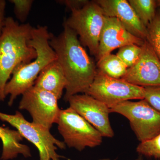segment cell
Wrapping results in <instances>:
<instances>
[{
  "label": "cell",
  "instance_id": "cell-1",
  "mask_svg": "<svg viewBox=\"0 0 160 160\" xmlns=\"http://www.w3.org/2000/svg\"><path fill=\"white\" fill-rule=\"evenodd\" d=\"M58 35L52 34L49 45L54 50L66 77L64 98L68 102L75 95L86 93L97 72L94 61L80 42L77 34L64 23Z\"/></svg>",
  "mask_w": 160,
  "mask_h": 160
},
{
  "label": "cell",
  "instance_id": "cell-2",
  "mask_svg": "<svg viewBox=\"0 0 160 160\" xmlns=\"http://www.w3.org/2000/svg\"><path fill=\"white\" fill-rule=\"evenodd\" d=\"M33 28L29 23L20 24L12 18H6L0 35V101L6 98L5 86L15 68L36 58L35 49L29 44Z\"/></svg>",
  "mask_w": 160,
  "mask_h": 160
},
{
  "label": "cell",
  "instance_id": "cell-3",
  "mask_svg": "<svg viewBox=\"0 0 160 160\" xmlns=\"http://www.w3.org/2000/svg\"><path fill=\"white\" fill-rule=\"evenodd\" d=\"M51 35L46 26L33 27L29 44L35 49L37 57L30 62L18 65L12 72L4 90L6 97L9 96V106H12L19 96L34 86L42 70L57 59L55 52L49 45Z\"/></svg>",
  "mask_w": 160,
  "mask_h": 160
},
{
  "label": "cell",
  "instance_id": "cell-4",
  "mask_svg": "<svg viewBox=\"0 0 160 160\" xmlns=\"http://www.w3.org/2000/svg\"><path fill=\"white\" fill-rule=\"evenodd\" d=\"M64 24L78 36L82 45L87 47L92 55L97 57L105 16L99 6L92 1L83 8L71 10Z\"/></svg>",
  "mask_w": 160,
  "mask_h": 160
},
{
  "label": "cell",
  "instance_id": "cell-5",
  "mask_svg": "<svg viewBox=\"0 0 160 160\" xmlns=\"http://www.w3.org/2000/svg\"><path fill=\"white\" fill-rule=\"evenodd\" d=\"M0 120L9 123L16 129L38 149L39 160H60L58 148L65 149L66 144L51 134L50 129L32 122H29L22 113L16 111L14 114H9L0 112Z\"/></svg>",
  "mask_w": 160,
  "mask_h": 160
},
{
  "label": "cell",
  "instance_id": "cell-6",
  "mask_svg": "<svg viewBox=\"0 0 160 160\" xmlns=\"http://www.w3.org/2000/svg\"><path fill=\"white\" fill-rule=\"evenodd\" d=\"M58 129L66 146L79 151L99 146L103 137L91 124L70 107L61 109Z\"/></svg>",
  "mask_w": 160,
  "mask_h": 160
},
{
  "label": "cell",
  "instance_id": "cell-7",
  "mask_svg": "<svg viewBox=\"0 0 160 160\" xmlns=\"http://www.w3.org/2000/svg\"><path fill=\"white\" fill-rule=\"evenodd\" d=\"M129 120L132 129L140 142L151 139L160 133V112L145 99L122 102L110 108Z\"/></svg>",
  "mask_w": 160,
  "mask_h": 160
},
{
  "label": "cell",
  "instance_id": "cell-8",
  "mask_svg": "<svg viewBox=\"0 0 160 160\" xmlns=\"http://www.w3.org/2000/svg\"><path fill=\"white\" fill-rule=\"evenodd\" d=\"M145 88L122 79L109 77L97 69L94 79L86 94L106 104L109 108L125 101L144 99Z\"/></svg>",
  "mask_w": 160,
  "mask_h": 160
},
{
  "label": "cell",
  "instance_id": "cell-9",
  "mask_svg": "<svg viewBox=\"0 0 160 160\" xmlns=\"http://www.w3.org/2000/svg\"><path fill=\"white\" fill-rule=\"evenodd\" d=\"M58 101L51 92L33 86L22 95L19 109L28 111L32 122L50 129L59 118L61 109Z\"/></svg>",
  "mask_w": 160,
  "mask_h": 160
},
{
  "label": "cell",
  "instance_id": "cell-10",
  "mask_svg": "<svg viewBox=\"0 0 160 160\" xmlns=\"http://www.w3.org/2000/svg\"><path fill=\"white\" fill-rule=\"evenodd\" d=\"M69 107L95 128L103 137L112 138L114 132L109 119L110 108L86 93L75 95L68 101Z\"/></svg>",
  "mask_w": 160,
  "mask_h": 160
},
{
  "label": "cell",
  "instance_id": "cell-11",
  "mask_svg": "<svg viewBox=\"0 0 160 160\" xmlns=\"http://www.w3.org/2000/svg\"><path fill=\"white\" fill-rule=\"evenodd\" d=\"M142 47L139 58L128 68L122 79L143 87L160 86V59L146 40Z\"/></svg>",
  "mask_w": 160,
  "mask_h": 160
},
{
  "label": "cell",
  "instance_id": "cell-12",
  "mask_svg": "<svg viewBox=\"0 0 160 160\" xmlns=\"http://www.w3.org/2000/svg\"><path fill=\"white\" fill-rule=\"evenodd\" d=\"M145 41L130 33L117 19L105 16L96 59L98 62L111 54L114 49L127 45L135 44L142 46Z\"/></svg>",
  "mask_w": 160,
  "mask_h": 160
},
{
  "label": "cell",
  "instance_id": "cell-13",
  "mask_svg": "<svg viewBox=\"0 0 160 160\" xmlns=\"http://www.w3.org/2000/svg\"><path fill=\"white\" fill-rule=\"evenodd\" d=\"M105 16L114 18L120 21L126 30L139 38L146 40L147 28L138 17L126 0H97Z\"/></svg>",
  "mask_w": 160,
  "mask_h": 160
},
{
  "label": "cell",
  "instance_id": "cell-14",
  "mask_svg": "<svg viewBox=\"0 0 160 160\" xmlns=\"http://www.w3.org/2000/svg\"><path fill=\"white\" fill-rule=\"evenodd\" d=\"M67 81L57 59L52 62L40 72L34 87L52 93L59 100L66 89Z\"/></svg>",
  "mask_w": 160,
  "mask_h": 160
},
{
  "label": "cell",
  "instance_id": "cell-15",
  "mask_svg": "<svg viewBox=\"0 0 160 160\" xmlns=\"http://www.w3.org/2000/svg\"><path fill=\"white\" fill-rule=\"evenodd\" d=\"M0 139L2 143L1 160L13 159L19 154L26 158L31 157L29 146L21 143L23 137L18 130L0 126Z\"/></svg>",
  "mask_w": 160,
  "mask_h": 160
},
{
  "label": "cell",
  "instance_id": "cell-16",
  "mask_svg": "<svg viewBox=\"0 0 160 160\" xmlns=\"http://www.w3.org/2000/svg\"><path fill=\"white\" fill-rule=\"evenodd\" d=\"M97 67L104 74L116 79L122 78L128 69L117 55L111 53L98 62Z\"/></svg>",
  "mask_w": 160,
  "mask_h": 160
},
{
  "label": "cell",
  "instance_id": "cell-17",
  "mask_svg": "<svg viewBox=\"0 0 160 160\" xmlns=\"http://www.w3.org/2000/svg\"><path fill=\"white\" fill-rule=\"evenodd\" d=\"M128 2L138 17L146 28L155 17L157 1L129 0Z\"/></svg>",
  "mask_w": 160,
  "mask_h": 160
},
{
  "label": "cell",
  "instance_id": "cell-18",
  "mask_svg": "<svg viewBox=\"0 0 160 160\" xmlns=\"http://www.w3.org/2000/svg\"><path fill=\"white\" fill-rule=\"evenodd\" d=\"M147 31L146 40L160 59V9L157 10L154 19L147 27Z\"/></svg>",
  "mask_w": 160,
  "mask_h": 160
},
{
  "label": "cell",
  "instance_id": "cell-19",
  "mask_svg": "<svg viewBox=\"0 0 160 160\" xmlns=\"http://www.w3.org/2000/svg\"><path fill=\"white\" fill-rule=\"evenodd\" d=\"M141 52V46L135 44H130L119 48L116 55L127 68H129L138 62Z\"/></svg>",
  "mask_w": 160,
  "mask_h": 160
},
{
  "label": "cell",
  "instance_id": "cell-20",
  "mask_svg": "<svg viewBox=\"0 0 160 160\" xmlns=\"http://www.w3.org/2000/svg\"><path fill=\"white\" fill-rule=\"evenodd\" d=\"M140 155L160 160V133L143 142H140L136 148Z\"/></svg>",
  "mask_w": 160,
  "mask_h": 160
},
{
  "label": "cell",
  "instance_id": "cell-21",
  "mask_svg": "<svg viewBox=\"0 0 160 160\" xmlns=\"http://www.w3.org/2000/svg\"><path fill=\"white\" fill-rule=\"evenodd\" d=\"M9 2L14 6V12L16 17L21 22H25L29 16L34 1L32 0H10Z\"/></svg>",
  "mask_w": 160,
  "mask_h": 160
},
{
  "label": "cell",
  "instance_id": "cell-22",
  "mask_svg": "<svg viewBox=\"0 0 160 160\" xmlns=\"http://www.w3.org/2000/svg\"><path fill=\"white\" fill-rule=\"evenodd\" d=\"M144 88V99L154 109L160 112V86Z\"/></svg>",
  "mask_w": 160,
  "mask_h": 160
},
{
  "label": "cell",
  "instance_id": "cell-23",
  "mask_svg": "<svg viewBox=\"0 0 160 160\" xmlns=\"http://www.w3.org/2000/svg\"><path fill=\"white\" fill-rule=\"evenodd\" d=\"M58 3L66 6L70 11L83 8L89 2L88 0H59Z\"/></svg>",
  "mask_w": 160,
  "mask_h": 160
},
{
  "label": "cell",
  "instance_id": "cell-24",
  "mask_svg": "<svg viewBox=\"0 0 160 160\" xmlns=\"http://www.w3.org/2000/svg\"><path fill=\"white\" fill-rule=\"evenodd\" d=\"M6 2L5 0H0V35L5 24V10H6Z\"/></svg>",
  "mask_w": 160,
  "mask_h": 160
},
{
  "label": "cell",
  "instance_id": "cell-25",
  "mask_svg": "<svg viewBox=\"0 0 160 160\" xmlns=\"http://www.w3.org/2000/svg\"><path fill=\"white\" fill-rule=\"evenodd\" d=\"M136 160H143L142 156L140 155L136 159Z\"/></svg>",
  "mask_w": 160,
  "mask_h": 160
},
{
  "label": "cell",
  "instance_id": "cell-26",
  "mask_svg": "<svg viewBox=\"0 0 160 160\" xmlns=\"http://www.w3.org/2000/svg\"><path fill=\"white\" fill-rule=\"evenodd\" d=\"M157 7H159V9H160V0L157 1Z\"/></svg>",
  "mask_w": 160,
  "mask_h": 160
},
{
  "label": "cell",
  "instance_id": "cell-27",
  "mask_svg": "<svg viewBox=\"0 0 160 160\" xmlns=\"http://www.w3.org/2000/svg\"><path fill=\"white\" fill-rule=\"evenodd\" d=\"M99 160H116V159L112 160V159H109V158H104V159H100Z\"/></svg>",
  "mask_w": 160,
  "mask_h": 160
}]
</instances>
